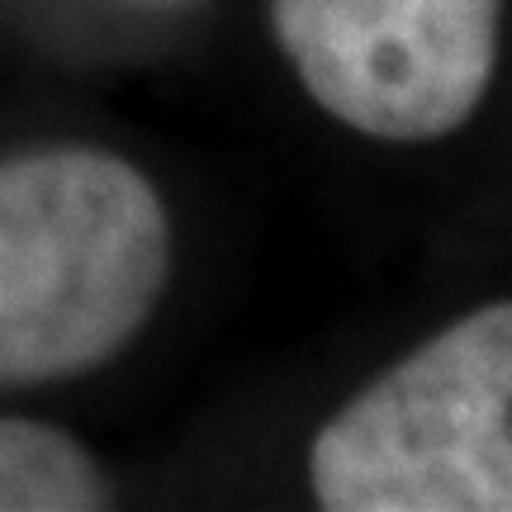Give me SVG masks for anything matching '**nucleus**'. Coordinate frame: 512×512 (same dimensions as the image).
<instances>
[{
    "mask_svg": "<svg viewBox=\"0 0 512 512\" xmlns=\"http://www.w3.org/2000/svg\"><path fill=\"white\" fill-rule=\"evenodd\" d=\"M171 280V219L100 147L0 162V389L67 380L124 351Z\"/></svg>",
    "mask_w": 512,
    "mask_h": 512,
    "instance_id": "obj_1",
    "label": "nucleus"
},
{
    "mask_svg": "<svg viewBox=\"0 0 512 512\" xmlns=\"http://www.w3.org/2000/svg\"><path fill=\"white\" fill-rule=\"evenodd\" d=\"M328 512H512V299L422 337L309 441Z\"/></svg>",
    "mask_w": 512,
    "mask_h": 512,
    "instance_id": "obj_2",
    "label": "nucleus"
},
{
    "mask_svg": "<svg viewBox=\"0 0 512 512\" xmlns=\"http://www.w3.org/2000/svg\"><path fill=\"white\" fill-rule=\"evenodd\" d=\"M266 15L299 91L332 124L422 147L484 110L508 0H266Z\"/></svg>",
    "mask_w": 512,
    "mask_h": 512,
    "instance_id": "obj_3",
    "label": "nucleus"
},
{
    "mask_svg": "<svg viewBox=\"0 0 512 512\" xmlns=\"http://www.w3.org/2000/svg\"><path fill=\"white\" fill-rule=\"evenodd\" d=\"M110 503V479L72 432L0 418V512H95Z\"/></svg>",
    "mask_w": 512,
    "mask_h": 512,
    "instance_id": "obj_4",
    "label": "nucleus"
},
{
    "mask_svg": "<svg viewBox=\"0 0 512 512\" xmlns=\"http://www.w3.org/2000/svg\"><path fill=\"white\" fill-rule=\"evenodd\" d=\"M152 5H171V0H152Z\"/></svg>",
    "mask_w": 512,
    "mask_h": 512,
    "instance_id": "obj_5",
    "label": "nucleus"
}]
</instances>
